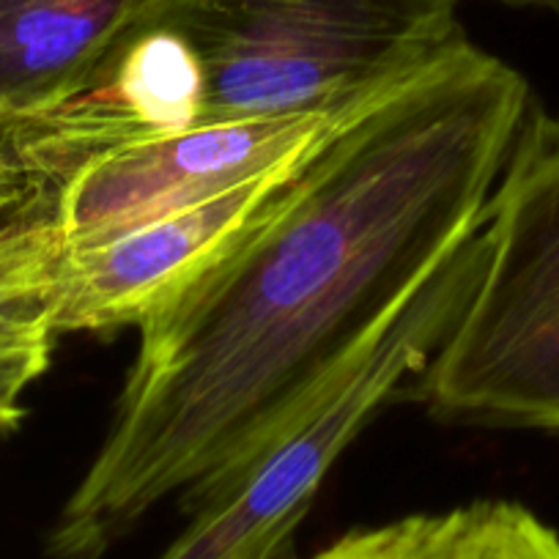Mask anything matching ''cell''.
Wrapping results in <instances>:
<instances>
[{
    "instance_id": "cell-2",
    "label": "cell",
    "mask_w": 559,
    "mask_h": 559,
    "mask_svg": "<svg viewBox=\"0 0 559 559\" xmlns=\"http://www.w3.org/2000/svg\"><path fill=\"white\" fill-rule=\"evenodd\" d=\"M461 0H152L203 78L201 123L376 102L464 36Z\"/></svg>"
},
{
    "instance_id": "cell-1",
    "label": "cell",
    "mask_w": 559,
    "mask_h": 559,
    "mask_svg": "<svg viewBox=\"0 0 559 559\" xmlns=\"http://www.w3.org/2000/svg\"><path fill=\"white\" fill-rule=\"evenodd\" d=\"M526 116V80L461 36L335 134L245 241L138 326L47 557L105 559L250 453L480 230Z\"/></svg>"
},
{
    "instance_id": "cell-10",
    "label": "cell",
    "mask_w": 559,
    "mask_h": 559,
    "mask_svg": "<svg viewBox=\"0 0 559 559\" xmlns=\"http://www.w3.org/2000/svg\"><path fill=\"white\" fill-rule=\"evenodd\" d=\"M63 241L50 214L20 203L0 223V359L50 365Z\"/></svg>"
},
{
    "instance_id": "cell-11",
    "label": "cell",
    "mask_w": 559,
    "mask_h": 559,
    "mask_svg": "<svg viewBox=\"0 0 559 559\" xmlns=\"http://www.w3.org/2000/svg\"><path fill=\"white\" fill-rule=\"evenodd\" d=\"M45 365L23 362V359H0V423L7 428H17L23 417V392L45 373Z\"/></svg>"
},
{
    "instance_id": "cell-14",
    "label": "cell",
    "mask_w": 559,
    "mask_h": 559,
    "mask_svg": "<svg viewBox=\"0 0 559 559\" xmlns=\"http://www.w3.org/2000/svg\"><path fill=\"white\" fill-rule=\"evenodd\" d=\"M9 431H12V428H7L3 423H0V437H3V433H9Z\"/></svg>"
},
{
    "instance_id": "cell-8",
    "label": "cell",
    "mask_w": 559,
    "mask_h": 559,
    "mask_svg": "<svg viewBox=\"0 0 559 559\" xmlns=\"http://www.w3.org/2000/svg\"><path fill=\"white\" fill-rule=\"evenodd\" d=\"M152 0H0V127L72 99Z\"/></svg>"
},
{
    "instance_id": "cell-7",
    "label": "cell",
    "mask_w": 559,
    "mask_h": 559,
    "mask_svg": "<svg viewBox=\"0 0 559 559\" xmlns=\"http://www.w3.org/2000/svg\"><path fill=\"white\" fill-rule=\"evenodd\" d=\"M203 78L185 39L140 25L80 94L0 127V148L25 179V201L45 198L85 163L140 140L201 123Z\"/></svg>"
},
{
    "instance_id": "cell-5",
    "label": "cell",
    "mask_w": 559,
    "mask_h": 559,
    "mask_svg": "<svg viewBox=\"0 0 559 559\" xmlns=\"http://www.w3.org/2000/svg\"><path fill=\"white\" fill-rule=\"evenodd\" d=\"M381 99L321 116L203 123L140 140L91 159L45 198L23 203L50 214L67 250L96 245L255 176L316 157Z\"/></svg>"
},
{
    "instance_id": "cell-4",
    "label": "cell",
    "mask_w": 559,
    "mask_h": 559,
    "mask_svg": "<svg viewBox=\"0 0 559 559\" xmlns=\"http://www.w3.org/2000/svg\"><path fill=\"white\" fill-rule=\"evenodd\" d=\"M477 234L250 453L181 493L190 521L159 559H283L335 461L423 373L464 310L480 266Z\"/></svg>"
},
{
    "instance_id": "cell-13",
    "label": "cell",
    "mask_w": 559,
    "mask_h": 559,
    "mask_svg": "<svg viewBox=\"0 0 559 559\" xmlns=\"http://www.w3.org/2000/svg\"><path fill=\"white\" fill-rule=\"evenodd\" d=\"M513 7H559V0H504Z\"/></svg>"
},
{
    "instance_id": "cell-3",
    "label": "cell",
    "mask_w": 559,
    "mask_h": 559,
    "mask_svg": "<svg viewBox=\"0 0 559 559\" xmlns=\"http://www.w3.org/2000/svg\"><path fill=\"white\" fill-rule=\"evenodd\" d=\"M480 266L417 376L439 417L559 433V112H530L480 225Z\"/></svg>"
},
{
    "instance_id": "cell-6",
    "label": "cell",
    "mask_w": 559,
    "mask_h": 559,
    "mask_svg": "<svg viewBox=\"0 0 559 559\" xmlns=\"http://www.w3.org/2000/svg\"><path fill=\"white\" fill-rule=\"evenodd\" d=\"M310 159L255 176L96 245L63 247L52 313L58 335L143 324L245 241L283 203Z\"/></svg>"
},
{
    "instance_id": "cell-12",
    "label": "cell",
    "mask_w": 559,
    "mask_h": 559,
    "mask_svg": "<svg viewBox=\"0 0 559 559\" xmlns=\"http://www.w3.org/2000/svg\"><path fill=\"white\" fill-rule=\"evenodd\" d=\"M25 179L14 159L0 148V212L17 209L25 201Z\"/></svg>"
},
{
    "instance_id": "cell-9",
    "label": "cell",
    "mask_w": 559,
    "mask_h": 559,
    "mask_svg": "<svg viewBox=\"0 0 559 559\" xmlns=\"http://www.w3.org/2000/svg\"><path fill=\"white\" fill-rule=\"evenodd\" d=\"M310 559H559V532L524 504L480 499L352 530Z\"/></svg>"
}]
</instances>
